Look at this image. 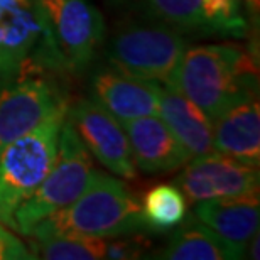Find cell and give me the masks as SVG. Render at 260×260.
I'll list each match as a JSON object with an SVG mask.
<instances>
[{"mask_svg":"<svg viewBox=\"0 0 260 260\" xmlns=\"http://www.w3.org/2000/svg\"><path fill=\"white\" fill-rule=\"evenodd\" d=\"M140 210L145 226L168 232L188 218V201L176 184H157L144 194Z\"/></svg>","mask_w":260,"mask_h":260,"instance_id":"cell-19","label":"cell"},{"mask_svg":"<svg viewBox=\"0 0 260 260\" xmlns=\"http://www.w3.org/2000/svg\"><path fill=\"white\" fill-rule=\"evenodd\" d=\"M245 250L216 235L200 220H189L176 226L171 240L159 253L168 260H238Z\"/></svg>","mask_w":260,"mask_h":260,"instance_id":"cell-17","label":"cell"},{"mask_svg":"<svg viewBox=\"0 0 260 260\" xmlns=\"http://www.w3.org/2000/svg\"><path fill=\"white\" fill-rule=\"evenodd\" d=\"M91 98L107 108L118 122L159 115L160 85L115 66H103L91 75Z\"/></svg>","mask_w":260,"mask_h":260,"instance_id":"cell-12","label":"cell"},{"mask_svg":"<svg viewBox=\"0 0 260 260\" xmlns=\"http://www.w3.org/2000/svg\"><path fill=\"white\" fill-rule=\"evenodd\" d=\"M29 247L24 245L17 235H14L4 223H0V260H30Z\"/></svg>","mask_w":260,"mask_h":260,"instance_id":"cell-20","label":"cell"},{"mask_svg":"<svg viewBox=\"0 0 260 260\" xmlns=\"http://www.w3.org/2000/svg\"><path fill=\"white\" fill-rule=\"evenodd\" d=\"M247 5H248V9L253 10V12H257L258 7H260V0H243Z\"/></svg>","mask_w":260,"mask_h":260,"instance_id":"cell-23","label":"cell"},{"mask_svg":"<svg viewBox=\"0 0 260 260\" xmlns=\"http://www.w3.org/2000/svg\"><path fill=\"white\" fill-rule=\"evenodd\" d=\"M95 171L91 154L83 145L71 122L64 117L53 168L36 193L15 211L12 230L29 237L39 221L80 198L90 186Z\"/></svg>","mask_w":260,"mask_h":260,"instance_id":"cell-5","label":"cell"},{"mask_svg":"<svg viewBox=\"0 0 260 260\" xmlns=\"http://www.w3.org/2000/svg\"><path fill=\"white\" fill-rule=\"evenodd\" d=\"M216 152L253 168L260 164V107L257 98L226 108L213 120Z\"/></svg>","mask_w":260,"mask_h":260,"instance_id":"cell-14","label":"cell"},{"mask_svg":"<svg viewBox=\"0 0 260 260\" xmlns=\"http://www.w3.org/2000/svg\"><path fill=\"white\" fill-rule=\"evenodd\" d=\"M108 238L88 235H54L30 238L32 258L46 260H103L107 258Z\"/></svg>","mask_w":260,"mask_h":260,"instance_id":"cell-18","label":"cell"},{"mask_svg":"<svg viewBox=\"0 0 260 260\" xmlns=\"http://www.w3.org/2000/svg\"><path fill=\"white\" fill-rule=\"evenodd\" d=\"M120 123L127 134L135 168L142 173H174L191 159L189 152L159 115L140 117Z\"/></svg>","mask_w":260,"mask_h":260,"instance_id":"cell-13","label":"cell"},{"mask_svg":"<svg viewBox=\"0 0 260 260\" xmlns=\"http://www.w3.org/2000/svg\"><path fill=\"white\" fill-rule=\"evenodd\" d=\"M253 243H252V248H250V257L252 258H258V235H255L252 238Z\"/></svg>","mask_w":260,"mask_h":260,"instance_id":"cell-22","label":"cell"},{"mask_svg":"<svg viewBox=\"0 0 260 260\" xmlns=\"http://www.w3.org/2000/svg\"><path fill=\"white\" fill-rule=\"evenodd\" d=\"M144 248L139 240H128L122 237H112L108 238V248H107V258L117 260V258H139L142 257Z\"/></svg>","mask_w":260,"mask_h":260,"instance_id":"cell-21","label":"cell"},{"mask_svg":"<svg viewBox=\"0 0 260 260\" xmlns=\"http://www.w3.org/2000/svg\"><path fill=\"white\" fill-rule=\"evenodd\" d=\"M53 71L22 73L0 86V150L56 113H66L70 98Z\"/></svg>","mask_w":260,"mask_h":260,"instance_id":"cell-7","label":"cell"},{"mask_svg":"<svg viewBox=\"0 0 260 260\" xmlns=\"http://www.w3.org/2000/svg\"><path fill=\"white\" fill-rule=\"evenodd\" d=\"M194 218L226 242L247 250L258 232V194L200 201L194 206Z\"/></svg>","mask_w":260,"mask_h":260,"instance_id":"cell-16","label":"cell"},{"mask_svg":"<svg viewBox=\"0 0 260 260\" xmlns=\"http://www.w3.org/2000/svg\"><path fill=\"white\" fill-rule=\"evenodd\" d=\"M188 41L157 17L120 24L107 46L112 66L155 83H174Z\"/></svg>","mask_w":260,"mask_h":260,"instance_id":"cell-4","label":"cell"},{"mask_svg":"<svg viewBox=\"0 0 260 260\" xmlns=\"http://www.w3.org/2000/svg\"><path fill=\"white\" fill-rule=\"evenodd\" d=\"M61 73L41 0H0V86L22 73Z\"/></svg>","mask_w":260,"mask_h":260,"instance_id":"cell-6","label":"cell"},{"mask_svg":"<svg viewBox=\"0 0 260 260\" xmlns=\"http://www.w3.org/2000/svg\"><path fill=\"white\" fill-rule=\"evenodd\" d=\"M140 201L128 186L115 176L95 171L90 186L80 198L44 218L29 233V238L54 235L127 237L144 230Z\"/></svg>","mask_w":260,"mask_h":260,"instance_id":"cell-2","label":"cell"},{"mask_svg":"<svg viewBox=\"0 0 260 260\" xmlns=\"http://www.w3.org/2000/svg\"><path fill=\"white\" fill-rule=\"evenodd\" d=\"M48 34L63 73H81L105 41V20L91 0H41Z\"/></svg>","mask_w":260,"mask_h":260,"instance_id":"cell-8","label":"cell"},{"mask_svg":"<svg viewBox=\"0 0 260 260\" xmlns=\"http://www.w3.org/2000/svg\"><path fill=\"white\" fill-rule=\"evenodd\" d=\"M66 113H56L0 150V223L12 228L19 206L36 193L58 155Z\"/></svg>","mask_w":260,"mask_h":260,"instance_id":"cell-3","label":"cell"},{"mask_svg":"<svg viewBox=\"0 0 260 260\" xmlns=\"http://www.w3.org/2000/svg\"><path fill=\"white\" fill-rule=\"evenodd\" d=\"M159 117L188 150L191 159L215 150L213 122L176 86V83L160 85Z\"/></svg>","mask_w":260,"mask_h":260,"instance_id":"cell-15","label":"cell"},{"mask_svg":"<svg viewBox=\"0 0 260 260\" xmlns=\"http://www.w3.org/2000/svg\"><path fill=\"white\" fill-rule=\"evenodd\" d=\"M150 14L189 38L242 39L248 22L240 0H145Z\"/></svg>","mask_w":260,"mask_h":260,"instance_id":"cell-10","label":"cell"},{"mask_svg":"<svg viewBox=\"0 0 260 260\" xmlns=\"http://www.w3.org/2000/svg\"><path fill=\"white\" fill-rule=\"evenodd\" d=\"M181 169L174 184L193 203L258 194V168L216 150L189 159Z\"/></svg>","mask_w":260,"mask_h":260,"instance_id":"cell-11","label":"cell"},{"mask_svg":"<svg viewBox=\"0 0 260 260\" xmlns=\"http://www.w3.org/2000/svg\"><path fill=\"white\" fill-rule=\"evenodd\" d=\"M66 118L93 157L117 178H137L132 150L123 125L93 98H80L68 105Z\"/></svg>","mask_w":260,"mask_h":260,"instance_id":"cell-9","label":"cell"},{"mask_svg":"<svg viewBox=\"0 0 260 260\" xmlns=\"http://www.w3.org/2000/svg\"><path fill=\"white\" fill-rule=\"evenodd\" d=\"M176 86L213 122L226 108L257 98L258 66L240 43H210L186 48L174 78Z\"/></svg>","mask_w":260,"mask_h":260,"instance_id":"cell-1","label":"cell"}]
</instances>
